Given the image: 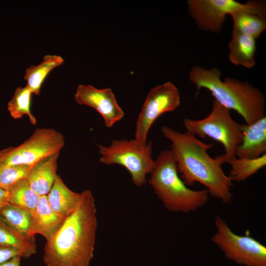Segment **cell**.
Returning <instances> with one entry per match:
<instances>
[{
  "label": "cell",
  "mask_w": 266,
  "mask_h": 266,
  "mask_svg": "<svg viewBox=\"0 0 266 266\" xmlns=\"http://www.w3.org/2000/svg\"><path fill=\"white\" fill-rule=\"evenodd\" d=\"M161 131L171 142L170 151L185 184L188 186L199 182L209 195L229 203L233 198V181L222 168L226 163L224 154L212 158L207 151L213 144L205 143L187 132L181 133L166 126H162Z\"/></svg>",
  "instance_id": "6da1fadb"
},
{
  "label": "cell",
  "mask_w": 266,
  "mask_h": 266,
  "mask_svg": "<svg viewBox=\"0 0 266 266\" xmlns=\"http://www.w3.org/2000/svg\"><path fill=\"white\" fill-rule=\"evenodd\" d=\"M81 200L44 247L47 266H89L94 251L98 226L94 197L82 192Z\"/></svg>",
  "instance_id": "7a4b0ae2"
},
{
  "label": "cell",
  "mask_w": 266,
  "mask_h": 266,
  "mask_svg": "<svg viewBox=\"0 0 266 266\" xmlns=\"http://www.w3.org/2000/svg\"><path fill=\"white\" fill-rule=\"evenodd\" d=\"M222 72L217 68L208 70L196 66L191 69L189 78L197 89L209 90L214 100L231 110L237 112L250 125L265 115V97L258 89L248 82L226 77L221 78Z\"/></svg>",
  "instance_id": "3957f363"
},
{
  "label": "cell",
  "mask_w": 266,
  "mask_h": 266,
  "mask_svg": "<svg viewBox=\"0 0 266 266\" xmlns=\"http://www.w3.org/2000/svg\"><path fill=\"white\" fill-rule=\"evenodd\" d=\"M150 174L149 184L165 207L171 212L190 213L208 200L206 189H191L181 179L170 150L159 153Z\"/></svg>",
  "instance_id": "277c9868"
},
{
  "label": "cell",
  "mask_w": 266,
  "mask_h": 266,
  "mask_svg": "<svg viewBox=\"0 0 266 266\" xmlns=\"http://www.w3.org/2000/svg\"><path fill=\"white\" fill-rule=\"evenodd\" d=\"M183 123L186 132L201 138H211L222 144L227 163L235 158V149L242 139L241 124L232 118L230 109L215 100L207 117L200 120L185 118Z\"/></svg>",
  "instance_id": "5b68a950"
},
{
  "label": "cell",
  "mask_w": 266,
  "mask_h": 266,
  "mask_svg": "<svg viewBox=\"0 0 266 266\" xmlns=\"http://www.w3.org/2000/svg\"><path fill=\"white\" fill-rule=\"evenodd\" d=\"M98 146L100 163L124 166L136 186L146 183L147 175L151 173L155 166V160L152 158L151 142L141 144L134 139H114L108 146Z\"/></svg>",
  "instance_id": "8992f818"
},
{
  "label": "cell",
  "mask_w": 266,
  "mask_h": 266,
  "mask_svg": "<svg viewBox=\"0 0 266 266\" xmlns=\"http://www.w3.org/2000/svg\"><path fill=\"white\" fill-rule=\"evenodd\" d=\"M63 135L51 128H38L20 145L0 151V167L13 165L33 166L42 160L60 153Z\"/></svg>",
  "instance_id": "52a82bcc"
},
{
  "label": "cell",
  "mask_w": 266,
  "mask_h": 266,
  "mask_svg": "<svg viewBox=\"0 0 266 266\" xmlns=\"http://www.w3.org/2000/svg\"><path fill=\"white\" fill-rule=\"evenodd\" d=\"M188 10L197 26L201 30L219 32L227 15L238 11L255 14L266 18L264 1L249 0L244 3L234 0H189Z\"/></svg>",
  "instance_id": "ba28073f"
},
{
  "label": "cell",
  "mask_w": 266,
  "mask_h": 266,
  "mask_svg": "<svg viewBox=\"0 0 266 266\" xmlns=\"http://www.w3.org/2000/svg\"><path fill=\"white\" fill-rule=\"evenodd\" d=\"M214 224L216 231L211 240L228 259L245 266H266V247L249 232L242 235L235 233L219 216Z\"/></svg>",
  "instance_id": "9c48e42d"
},
{
  "label": "cell",
  "mask_w": 266,
  "mask_h": 266,
  "mask_svg": "<svg viewBox=\"0 0 266 266\" xmlns=\"http://www.w3.org/2000/svg\"><path fill=\"white\" fill-rule=\"evenodd\" d=\"M180 104L179 91L171 82L167 81L151 89L136 120L134 139L146 144L149 131L156 119L166 112L174 111Z\"/></svg>",
  "instance_id": "30bf717a"
},
{
  "label": "cell",
  "mask_w": 266,
  "mask_h": 266,
  "mask_svg": "<svg viewBox=\"0 0 266 266\" xmlns=\"http://www.w3.org/2000/svg\"><path fill=\"white\" fill-rule=\"evenodd\" d=\"M74 100L81 105L96 109L102 117L105 126L111 128L124 116L111 88L99 89L90 85H78Z\"/></svg>",
  "instance_id": "8fae6325"
},
{
  "label": "cell",
  "mask_w": 266,
  "mask_h": 266,
  "mask_svg": "<svg viewBox=\"0 0 266 266\" xmlns=\"http://www.w3.org/2000/svg\"><path fill=\"white\" fill-rule=\"evenodd\" d=\"M242 139L236 148V158L255 159L266 152V116L250 125L242 124Z\"/></svg>",
  "instance_id": "7c38bea8"
},
{
  "label": "cell",
  "mask_w": 266,
  "mask_h": 266,
  "mask_svg": "<svg viewBox=\"0 0 266 266\" xmlns=\"http://www.w3.org/2000/svg\"><path fill=\"white\" fill-rule=\"evenodd\" d=\"M66 218L56 213L50 206L47 195L40 196L34 212L29 236L34 237L36 234L49 241L60 229Z\"/></svg>",
  "instance_id": "4fadbf2b"
},
{
  "label": "cell",
  "mask_w": 266,
  "mask_h": 266,
  "mask_svg": "<svg viewBox=\"0 0 266 266\" xmlns=\"http://www.w3.org/2000/svg\"><path fill=\"white\" fill-rule=\"evenodd\" d=\"M59 155H52L35 164L26 178L31 188L39 196L47 195L54 183Z\"/></svg>",
  "instance_id": "5bb4252c"
},
{
  "label": "cell",
  "mask_w": 266,
  "mask_h": 266,
  "mask_svg": "<svg viewBox=\"0 0 266 266\" xmlns=\"http://www.w3.org/2000/svg\"><path fill=\"white\" fill-rule=\"evenodd\" d=\"M82 193L69 189L59 175L47 195L48 202L52 209L59 215L66 218L79 204Z\"/></svg>",
  "instance_id": "9a60e30c"
},
{
  "label": "cell",
  "mask_w": 266,
  "mask_h": 266,
  "mask_svg": "<svg viewBox=\"0 0 266 266\" xmlns=\"http://www.w3.org/2000/svg\"><path fill=\"white\" fill-rule=\"evenodd\" d=\"M228 47L229 59L232 64L246 68L255 66V39L233 29Z\"/></svg>",
  "instance_id": "2e32d148"
},
{
  "label": "cell",
  "mask_w": 266,
  "mask_h": 266,
  "mask_svg": "<svg viewBox=\"0 0 266 266\" xmlns=\"http://www.w3.org/2000/svg\"><path fill=\"white\" fill-rule=\"evenodd\" d=\"M0 245L15 249L27 258L36 252L34 237H29L10 226L0 215Z\"/></svg>",
  "instance_id": "e0dca14e"
},
{
  "label": "cell",
  "mask_w": 266,
  "mask_h": 266,
  "mask_svg": "<svg viewBox=\"0 0 266 266\" xmlns=\"http://www.w3.org/2000/svg\"><path fill=\"white\" fill-rule=\"evenodd\" d=\"M64 62L60 56L45 55L41 62L36 66H31L26 70L24 79L33 94L38 95L41 86L50 71L61 65Z\"/></svg>",
  "instance_id": "ac0fdd59"
},
{
  "label": "cell",
  "mask_w": 266,
  "mask_h": 266,
  "mask_svg": "<svg viewBox=\"0 0 266 266\" xmlns=\"http://www.w3.org/2000/svg\"><path fill=\"white\" fill-rule=\"evenodd\" d=\"M233 20V29L254 39L258 38L266 29V18L255 14L238 11L231 14Z\"/></svg>",
  "instance_id": "d6986e66"
},
{
  "label": "cell",
  "mask_w": 266,
  "mask_h": 266,
  "mask_svg": "<svg viewBox=\"0 0 266 266\" xmlns=\"http://www.w3.org/2000/svg\"><path fill=\"white\" fill-rule=\"evenodd\" d=\"M8 192L9 203L34 212L40 196L32 190L26 179L18 182Z\"/></svg>",
  "instance_id": "ffe728a7"
},
{
  "label": "cell",
  "mask_w": 266,
  "mask_h": 266,
  "mask_svg": "<svg viewBox=\"0 0 266 266\" xmlns=\"http://www.w3.org/2000/svg\"><path fill=\"white\" fill-rule=\"evenodd\" d=\"M229 176L232 181H244L266 166V153L255 159L235 158L230 161Z\"/></svg>",
  "instance_id": "44dd1931"
},
{
  "label": "cell",
  "mask_w": 266,
  "mask_h": 266,
  "mask_svg": "<svg viewBox=\"0 0 266 266\" xmlns=\"http://www.w3.org/2000/svg\"><path fill=\"white\" fill-rule=\"evenodd\" d=\"M33 93L26 86L18 87L8 103V110L11 116L15 119H19L24 115L28 116L31 123L35 125L36 119L31 111V98Z\"/></svg>",
  "instance_id": "7402d4cb"
},
{
  "label": "cell",
  "mask_w": 266,
  "mask_h": 266,
  "mask_svg": "<svg viewBox=\"0 0 266 266\" xmlns=\"http://www.w3.org/2000/svg\"><path fill=\"white\" fill-rule=\"evenodd\" d=\"M0 215L13 228L29 237L32 222V213L8 203L2 209Z\"/></svg>",
  "instance_id": "603a6c76"
},
{
  "label": "cell",
  "mask_w": 266,
  "mask_h": 266,
  "mask_svg": "<svg viewBox=\"0 0 266 266\" xmlns=\"http://www.w3.org/2000/svg\"><path fill=\"white\" fill-rule=\"evenodd\" d=\"M32 167L13 165L0 167V188L8 192L18 182L26 179Z\"/></svg>",
  "instance_id": "cb8c5ba5"
},
{
  "label": "cell",
  "mask_w": 266,
  "mask_h": 266,
  "mask_svg": "<svg viewBox=\"0 0 266 266\" xmlns=\"http://www.w3.org/2000/svg\"><path fill=\"white\" fill-rule=\"evenodd\" d=\"M16 256L23 258L22 254L18 250L0 245V265Z\"/></svg>",
  "instance_id": "d4e9b609"
},
{
  "label": "cell",
  "mask_w": 266,
  "mask_h": 266,
  "mask_svg": "<svg viewBox=\"0 0 266 266\" xmlns=\"http://www.w3.org/2000/svg\"><path fill=\"white\" fill-rule=\"evenodd\" d=\"M9 203V192L0 188V212Z\"/></svg>",
  "instance_id": "484cf974"
},
{
  "label": "cell",
  "mask_w": 266,
  "mask_h": 266,
  "mask_svg": "<svg viewBox=\"0 0 266 266\" xmlns=\"http://www.w3.org/2000/svg\"><path fill=\"white\" fill-rule=\"evenodd\" d=\"M21 257L16 256L9 261L1 264L0 266H20Z\"/></svg>",
  "instance_id": "4316f807"
}]
</instances>
